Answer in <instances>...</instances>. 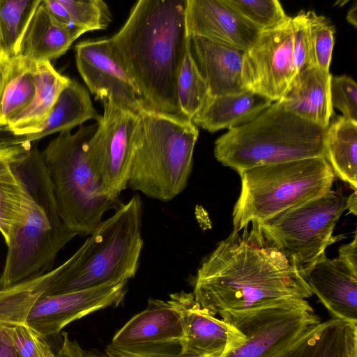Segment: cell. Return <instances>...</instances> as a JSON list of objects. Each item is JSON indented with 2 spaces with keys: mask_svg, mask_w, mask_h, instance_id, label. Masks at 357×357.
<instances>
[{
  "mask_svg": "<svg viewBox=\"0 0 357 357\" xmlns=\"http://www.w3.org/2000/svg\"><path fill=\"white\" fill-rule=\"evenodd\" d=\"M192 283L195 301L213 316L312 295L298 270L254 222L220 241L204 259Z\"/></svg>",
  "mask_w": 357,
  "mask_h": 357,
  "instance_id": "obj_1",
  "label": "cell"
},
{
  "mask_svg": "<svg viewBox=\"0 0 357 357\" xmlns=\"http://www.w3.org/2000/svg\"><path fill=\"white\" fill-rule=\"evenodd\" d=\"M186 0H139L109 40L146 108L180 115L177 80L190 41Z\"/></svg>",
  "mask_w": 357,
  "mask_h": 357,
  "instance_id": "obj_2",
  "label": "cell"
},
{
  "mask_svg": "<svg viewBox=\"0 0 357 357\" xmlns=\"http://www.w3.org/2000/svg\"><path fill=\"white\" fill-rule=\"evenodd\" d=\"M12 165L25 190V215L8 244L0 289L48 272L59 252L76 235L61 217L36 142L17 144Z\"/></svg>",
  "mask_w": 357,
  "mask_h": 357,
  "instance_id": "obj_3",
  "label": "cell"
},
{
  "mask_svg": "<svg viewBox=\"0 0 357 357\" xmlns=\"http://www.w3.org/2000/svg\"><path fill=\"white\" fill-rule=\"evenodd\" d=\"M198 136L181 115L144 109L132 138L128 187L163 202L174 199L187 186Z\"/></svg>",
  "mask_w": 357,
  "mask_h": 357,
  "instance_id": "obj_4",
  "label": "cell"
},
{
  "mask_svg": "<svg viewBox=\"0 0 357 357\" xmlns=\"http://www.w3.org/2000/svg\"><path fill=\"white\" fill-rule=\"evenodd\" d=\"M142 222V204L135 194L110 217L102 220L61 264V271L46 296L132 278L143 248Z\"/></svg>",
  "mask_w": 357,
  "mask_h": 357,
  "instance_id": "obj_5",
  "label": "cell"
},
{
  "mask_svg": "<svg viewBox=\"0 0 357 357\" xmlns=\"http://www.w3.org/2000/svg\"><path fill=\"white\" fill-rule=\"evenodd\" d=\"M321 128L273 102L252 120L231 128L215 142L214 155L238 174L256 167L324 156Z\"/></svg>",
  "mask_w": 357,
  "mask_h": 357,
  "instance_id": "obj_6",
  "label": "cell"
},
{
  "mask_svg": "<svg viewBox=\"0 0 357 357\" xmlns=\"http://www.w3.org/2000/svg\"><path fill=\"white\" fill-rule=\"evenodd\" d=\"M97 123L61 132L42 152L61 218L76 236H89L110 210L123 203L100 191L86 157Z\"/></svg>",
  "mask_w": 357,
  "mask_h": 357,
  "instance_id": "obj_7",
  "label": "cell"
},
{
  "mask_svg": "<svg viewBox=\"0 0 357 357\" xmlns=\"http://www.w3.org/2000/svg\"><path fill=\"white\" fill-rule=\"evenodd\" d=\"M241 190L234 207V231L321 196L335 175L324 156L256 167L238 174Z\"/></svg>",
  "mask_w": 357,
  "mask_h": 357,
  "instance_id": "obj_8",
  "label": "cell"
},
{
  "mask_svg": "<svg viewBox=\"0 0 357 357\" xmlns=\"http://www.w3.org/2000/svg\"><path fill=\"white\" fill-rule=\"evenodd\" d=\"M347 196L330 190L321 196L256 222L264 238L304 275L331 244L339 218L347 209Z\"/></svg>",
  "mask_w": 357,
  "mask_h": 357,
  "instance_id": "obj_9",
  "label": "cell"
},
{
  "mask_svg": "<svg viewBox=\"0 0 357 357\" xmlns=\"http://www.w3.org/2000/svg\"><path fill=\"white\" fill-rule=\"evenodd\" d=\"M219 315L244 336L243 344L225 357H273L321 322L306 299L280 301Z\"/></svg>",
  "mask_w": 357,
  "mask_h": 357,
  "instance_id": "obj_10",
  "label": "cell"
},
{
  "mask_svg": "<svg viewBox=\"0 0 357 357\" xmlns=\"http://www.w3.org/2000/svg\"><path fill=\"white\" fill-rule=\"evenodd\" d=\"M104 112L86 144V157L101 192L119 199L128 188L131 142L139 114L111 98L102 100Z\"/></svg>",
  "mask_w": 357,
  "mask_h": 357,
  "instance_id": "obj_11",
  "label": "cell"
},
{
  "mask_svg": "<svg viewBox=\"0 0 357 357\" xmlns=\"http://www.w3.org/2000/svg\"><path fill=\"white\" fill-rule=\"evenodd\" d=\"M296 75L289 17L281 26L260 32L244 52L241 77L246 90L278 102L287 93Z\"/></svg>",
  "mask_w": 357,
  "mask_h": 357,
  "instance_id": "obj_12",
  "label": "cell"
},
{
  "mask_svg": "<svg viewBox=\"0 0 357 357\" xmlns=\"http://www.w3.org/2000/svg\"><path fill=\"white\" fill-rule=\"evenodd\" d=\"M75 50L78 72L96 99L111 98L138 114L146 108L109 38L81 41Z\"/></svg>",
  "mask_w": 357,
  "mask_h": 357,
  "instance_id": "obj_13",
  "label": "cell"
},
{
  "mask_svg": "<svg viewBox=\"0 0 357 357\" xmlns=\"http://www.w3.org/2000/svg\"><path fill=\"white\" fill-rule=\"evenodd\" d=\"M128 281L123 279L90 289L44 296L30 310L26 324L44 337L58 335L75 320L119 305L126 296Z\"/></svg>",
  "mask_w": 357,
  "mask_h": 357,
  "instance_id": "obj_14",
  "label": "cell"
},
{
  "mask_svg": "<svg viewBox=\"0 0 357 357\" xmlns=\"http://www.w3.org/2000/svg\"><path fill=\"white\" fill-rule=\"evenodd\" d=\"M169 298L182 317V354L190 357H225L243 344L244 336L240 331L203 308L192 292H175Z\"/></svg>",
  "mask_w": 357,
  "mask_h": 357,
  "instance_id": "obj_15",
  "label": "cell"
},
{
  "mask_svg": "<svg viewBox=\"0 0 357 357\" xmlns=\"http://www.w3.org/2000/svg\"><path fill=\"white\" fill-rule=\"evenodd\" d=\"M185 20L188 36H199L243 52L260 33L223 0H186Z\"/></svg>",
  "mask_w": 357,
  "mask_h": 357,
  "instance_id": "obj_16",
  "label": "cell"
},
{
  "mask_svg": "<svg viewBox=\"0 0 357 357\" xmlns=\"http://www.w3.org/2000/svg\"><path fill=\"white\" fill-rule=\"evenodd\" d=\"M304 278L332 318L357 324L356 273L337 257L330 259L325 253Z\"/></svg>",
  "mask_w": 357,
  "mask_h": 357,
  "instance_id": "obj_17",
  "label": "cell"
},
{
  "mask_svg": "<svg viewBox=\"0 0 357 357\" xmlns=\"http://www.w3.org/2000/svg\"><path fill=\"white\" fill-rule=\"evenodd\" d=\"M183 337L182 317L172 301L150 298L144 310L116 332L110 344L116 347L179 345Z\"/></svg>",
  "mask_w": 357,
  "mask_h": 357,
  "instance_id": "obj_18",
  "label": "cell"
},
{
  "mask_svg": "<svg viewBox=\"0 0 357 357\" xmlns=\"http://www.w3.org/2000/svg\"><path fill=\"white\" fill-rule=\"evenodd\" d=\"M190 50L208 97L248 91L241 77L243 51L199 36H190Z\"/></svg>",
  "mask_w": 357,
  "mask_h": 357,
  "instance_id": "obj_19",
  "label": "cell"
},
{
  "mask_svg": "<svg viewBox=\"0 0 357 357\" xmlns=\"http://www.w3.org/2000/svg\"><path fill=\"white\" fill-rule=\"evenodd\" d=\"M331 74L306 66L294 77L285 96L279 102L283 108L321 128H327L333 109L331 102Z\"/></svg>",
  "mask_w": 357,
  "mask_h": 357,
  "instance_id": "obj_20",
  "label": "cell"
},
{
  "mask_svg": "<svg viewBox=\"0 0 357 357\" xmlns=\"http://www.w3.org/2000/svg\"><path fill=\"white\" fill-rule=\"evenodd\" d=\"M100 116L88 91L70 79L61 92L47 119L33 133L19 136L8 135L1 138L0 144L10 146L37 142L55 132L70 131L89 119L98 121Z\"/></svg>",
  "mask_w": 357,
  "mask_h": 357,
  "instance_id": "obj_21",
  "label": "cell"
},
{
  "mask_svg": "<svg viewBox=\"0 0 357 357\" xmlns=\"http://www.w3.org/2000/svg\"><path fill=\"white\" fill-rule=\"evenodd\" d=\"M273 357H357V324L320 322Z\"/></svg>",
  "mask_w": 357,
  "mask_h": 357,
  "instance_id": "obj_22",
  "label": "cell"
},
{
  "mask_svg": "<svg viewBox=\"0 0 357 357\" xmlns=\"http://www.w3.org/2000/svg\"><path fill=\"white\" fill-rule=\"evenodd\" d=\"M273 102L268 98L250 91L208 97L192 121L197 127L210 132L229 130L252 120Z\"/></svg>",
  "mask_w": 357,
  "mask_h": 357,
  "instance_id": "obj_23",
  "label": "cell"
},
{
  "mask_svg": "<svg viewBox=\"0 0 357 357\" xmlns=\"http://www.w3.org/2000/svg\"><path fill=\"white\" fill-rule=\"evenodd\" d=\"M77 38L54 20L41 1L24 32L17 56L34 63L51 61L64 54Z\"/></svg>",
  "mask_w": 357,
  "mask_h": 357,
  "instance_id": "obj_24",
  "label": "cell"
},
{
  "mask_svg": "<svg viewBox=\"0 0 357 357\" xmlns=\"http://www.w3.org/2000/svg\"><path fill=\"white\" fill-rule=\"evenodd\" d=\"M36 91L30 105L0 131L19 136L33 133L48 117L61 92L70 81L50 61L36 63Z\"/></svg>",
  "mask_w": 357,
  "mask_h": 357,
  "instance_id": "obj_25",
  "label": "cell"
},
{
  "mask_svg": "<svg viewBox=\"0 0 357 357\" xmlns=\"http://www.w3.org/2000/svg\"><path fill=\"white\" fill-rule=\"evenodd\" d=\"M36 91V63L17 56L10 58L0 89V128L30 105Z\"/></svg>",
  "mask_w": 357,
  "mask_h": 357,
  "instance_id": "obj_26",
  "label": "cell"
},
{
  "mask_svg": "<svg viewBox=\"0 0 357 357\" xmlns=\"http://www.w3.org/2000/svg\"><path fill=\"white\" fill-rule=\"evenodd\" d=\"M324 157L335 176L357 190V122L342 116L327 127Z\"/></svg>",
  "mask_w": 357,
  "mask_h": 357,
  "instance_id": "obj_27",
  "label": "cell"
},
{
  "mask_svg": "<svg viewBox=\"0 0 357 357\" xmlns=\"http://www.w3.org/2000/svg\"><path fill=\"white\" fill-rule=\"evenodd\" d=\"M61 264L52 270L0 289V324H26L33 305L46 296L61 271Z\"/></svg>",
  "mask_w": 357,
  "mask_h": 357,
  "instance_id": "obj_28",
  "label": "cell"
},
{
  "mask_svg": "<svg viewBox=\"0 0 357 357\" xmlns=\"http://www.w3.org/2000/svg\"><path fill=\"white\" fill-rule=\"evenodd\" d=\"M16 149L0 144V232L6 245L25 215L24 187L12 165Z\"/></svg>",
  "mask_w": 357,
  "mask_h": 357,
  "instance_id": "obj_29",
  "label": "cell"
},
{
  "mask_svg": "<svg viewBox=\"0 0 357 357\" xmlns=\"http://www.w3.org/2000/svg\"><path fill=\"white\" fill-rule=\"evenodd\" d=\"M42 0H0V38L8 56L17 55L24 32Z\"/></svg>",
  "mask_w": 357,
  "mask_h": 357,
  "instance_id": "obj_30",
  "label": "cell"
},
{
  "mask_svg": "<svg viewBox=\"0 0 357 357\" xmlns=\"http://www.w3.org/2000/svg\"><path fill=\"white\" fill-rule=\"evenodd\" d=\"M208 97L206 84L191 53L190 38L177 80V100L180 115L192 121Z\"/></svg>",
  "mask_w": 357,
  "mask_h": 357,
  "instance_id": "obj_31",
  "label": "cell"
},
{
  "mask_svg": "<svg viewBox=\"0 0 357 357\" xmlns=\"http://www.w3.org/2000/svg\"><path fill=\"white\" fill-rule=\"evenodd\" d=\"M245 22L259 32L274 29L289 17L277 0H223Z\"/></svg>",
  "mask_w": 357,
  "mask_h": 357,
  "instance_id": "obj_32",
  "label": "cell"
},
{
  "mask_svg": "<svg viewBox=\"0 0 357 357\" xmlns=\"http://www.w3.org/2000/svg\"><path fill=\"white\" fill-rule=\"evenodd\" d=\"M310 41L309 66L329 71L334 46L335 27L328 19L306 12Z\"/></svg>",
  "mask_w": 357,
  "mask_h": 357,
  "instance_id": "obj_33",
  "label": "cell"
},
{
  "mask_svg": "<svg viewBox=\"0 0 357 357\" xmlns=\"http://www.w3.org/2000/svg\"><path fill=\"white\" fill-rule=\"evenodd\" d=\"M73 23L84 33L107 28L112 15L107 4L101 0H60Z\"/></svg>",
  "mask_w": 357,
  "mask_h": 357,
  "instance_id": "obj_34",
  "label": "cell"
},
{
  "mask_svg": "<svg viewBox=\"0 0 357 357\" xmlns=\"http://www.w3.org/2000/svg\"><path fill=\"white\" fill-rule=\"evenodd\" d=\"M9 331L19 357H54L45 337L26 324L9 325Z\"/></svg>",
  "mask_w": 357,
  "mask_h": 357,
  "instance_id": "obj_35",
  "label": "cell"
},
{
  "mask_svg": "<svg viewBox=\"0 0 357 357\" xmlns=\"http://www.w3.org/2000/svg\"><path fill=\"white\" fill-rule=\"evenodd\" d=\"M331 102L342 116L357 122V84L351 77L332 76L330 84Z\"/></svg>",
  "mask_w": 357,
  "mask_h": 357,
  "instance_id": "obj_36",
  "label": "cell"
},
{
  "mask_svg": "<svg viewBox=\"0 0 357 357\" xmlns=\"http://www.w3.org/2000/svg\"><path fill=\"white\" fill-rule=\"evenodd\" d=\"M87 357H190L183 354L177 344H149L133 347L107 345L103 353Z\"/></svg>",
  "mask_w": 357,
  "mask_h": 357,
  "instance_id": "obj_37",
  "label": "cell"
},
{
  "mask_svg": "<svg viewBox=\"0 0 357 357\" xmlns=\"http://www.w3.org/2000/svg\"><path fill=\"white\" fill-rule=\"evenodd\" d=\"M293 58L296 74L309 66L310 41L306 12L301 10L292 17Z\"/></svg>",
  "mask_w": 357,
  "mask_h": 357,
  "instance_id": "obj_38",
  "label": "cell"
},
{
  "mask_svg": "<svg viewBox=\"0 0 357 357\" xmlns=\"http://www.w3.org/2000/svg\"><path fill=\"white\" fill-rule=\"evenodd\" d=\"M42 3L57 23L68 29L77 38L84 33L73 23L66 8L60 0H42Z\"/></svg>",
  "mask_w": 357,
  "mask_h": 357,
  "instance_id": "obj_39",
  "label": "cell"
},
{
  "mask_svg": "<svg viewBox=\"0 0 357 357\" xmlns=\"http://www.w3.org/2000/svg\"><path fill=\"white\" fill-rule=\"evenodd\" d=\"M337 258L351 271L357 274V234L354 232L353 240L339 248Z\"/></svg>",
  "mask_w": 357,
  "mask_h": 357,
  "instance_id": "obj_40",
  "label": "cell"
},
{
  "mask_svg": "<svg viewBox=\"0 0 357 357\" xmlns=\"http://www.w3.org/2000/svg\"><path fill=\"white\" fill-rule=\"evenodd\" d=\"M54 357H87L86 352L75 340L67 335L62 338L61 347Z\"/></svg>",
  "mask_w": 357,
  "mask_h": 357,
  "instance_id": "obj_41",
  "label": "cell"
},
{
  "mask_svg": "<svg viewBox=\"0 0 357 357\" xmlns=\"http://www.w3.org/2000/svg\"><path fill=\"white\" fill-rule=\"evenodd\" d=\"M0 357H19L9 331V325L0 324Z\"/></svg>",
  "mask_w": 357,
  "mask_h": 357,
  "instance_id": "obj_42",
  "label": "cell"
},
{
  "mask_svg": "<svg viewBox=\"0 0 357 357\" xmlns=\"http://www.w3.org/2000/svg\"><path fill=\"white\" fill-rule=\"evenodd\" d=\"M347 209L353 215H356L357 214V196L356 190L347 196Z\"/></svg>",
  "mask_w": 357,
  "mask_h": 357,
  "instance_id": "obj_43",
  "label": "cell"
},
{
  "mask_svg": "<svg viewBox=\"0 0 357 357\" xmlns=\"http://www.w3.org/2000/svg\"><path fill=\"white\" fill-rule=\"evenodd\" d=\"M347 20L352 24L354 27L357 26V4L355 1L353 6L349 8L347 15Z\"/></svg>",
  "mask_w": 357,
  "mask_h": 357,
  "instance_id": "obj_44",
  "label": "cell"
},
{
  "mask_svg": "<svg viewBox=\"0 0 357 357\" xmlns=\"http://www.w3.org/2000/svg\"><path fill=\"white\" fill-rule=\"evenodd\" d=\"M10 58L7 55L0 38V68L5 69Z\"/></svg>",
  "mask_w": 357,
  "mask_h": 357,
  "instance_id": "obj_45",
  "label": "cell"
},
{
  "mask_svg": "<svg viewBox=\"0 0 357 357\" xmlns=\"http://www.w3.org/2000/svg\"><path fill=\"white\" fill-rule=\"evenodd\" d=\"M5 69L0 68V89L1 87L2 82H3V80Z\"/></svg>",
  "mask_w": 357,
  "mask_h": 357,
  "instance_id": "obj_46",
  "label": "cell"
}]
</instances>
